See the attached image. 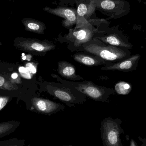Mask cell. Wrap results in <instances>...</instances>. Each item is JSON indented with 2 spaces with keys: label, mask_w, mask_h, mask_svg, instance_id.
<instances>
[{
  "label": "cell",
  "mask_w": 146,
  "mask_h": 146,
  "mask_svg": "<svg viewBox=\"0 0 146 146\" xmlns=\"http://www.w3.org/2000/svg\"><path fill=\"white\" fill-rule=\"evenodd\" d=\"M84 50L111 64L126 59L131 55L129 50L106 44L96 37L83 44Z\"/></svg>",
  "instance_id": "cell-1"
},
{
  "label": "cell",
  "mask_w": 146,
  "mask_h": 146,
  "mask_svg": "<svg viewBox=\"0 0 146 146\" xmlns=\"http://www.w3.org/2000/svg\"><path fill=\"white\" fill-rule=\"evenodd\" d=\"M121 119L109 117L104 119L100 125L101 139L104 146H124L121 135L124 133Z\"/></svg>",
  "instance_id": "cell-2"
},
{
  "label": "cell",
  "mask_w": 146,
  "mask_h": 146,
  "mask_svg": "<svg viewBox=\"0 0 146 146\" xmlns=\"http://www.w3.org/2000/svg\"><path fill=\"white\" fill-rule=\"evenodd\" d=\"M95 9L110 19H119L126 16L130 11V3L125 0H94Z\"/></svg>",
  "instance_id": "cell-3"
},
{
  "label": "cell",
  "mask_w": 146,
  "mask_h": 146,
  "mask_svg": "<svg viewBox=\"0 0 146 146\" xmlns=\"http://www.w3.org/2000/svg\"><path fill=\"white\" fill-rule=\"evenodd\" d=\"M94 24L93 19L88 20L87 23L80 26L70 29L69 33L65 35L64 38L77 47L88 42L94 38L96 34H103L105 32V31H99L98 28H95L94 26Z\"/></svg>",
  "instance_id": "cell-4"
},
{
  "label": "cell",
  "mask_w": 146,
  "mask_h": 146,
  "mask_svg": "<svg viewBox=\"0 0 146 146\" xmlns=\"http://www.w3.org/2000/svg\"><path fill=\"white\" fill-rule=\"evenodd\" d=\"M96 38L106 44L120 47L127 49H132L133 45L127 37L118 29V27H114L110 29L109 33L104 36H97Z\"/></svg>",
  "instance_id": "cell-5"
},
{
  "label": "cell",
  "mask_w": 146,
  "mask_h": 146,
  "mask_svg": "<svg viewBox=\"0 0 146 146\" xmlns=\"http://www.w3.org/2000/svg\"><path fill=\"white\" fill-rule=\"evenodd\" d=\"M44 10L51 14L61 17L64 19L62 24L64 27L69 28L76 24L77 21L76 10L67 7H58L52 8L49 7H45Z\"/></svg>",
  "instance_id": "cell-6"
},
{
  "label": "cell",
  "mask_w": 146,
  "mask_h": 146,
  "mask_svg": "<svg viewBox=\"0 0 146 146\" xmlns=\"http://www.w3.org/2000/svg\"><path fill=\"white\" fill-rule=\"evenodd\" d=\"M141 57L139 54L131 55L124 60L102 68V69L106 71L117 70L126 72H132L137 69Z\"/></svg>",
  "instance_id": "cell-7"
},
{
  "label": "cell",
  "mask_w": 146,
  "mask_h": 146,
  "mask_svg": "<svg viewBox=\"0 0 146 146\" xmlns=\"http://www.w3.org/2000/svg\"><path fill=\"white\" fill-rule=\"evenodd\" d=\"M33 108L37 112L46 115H51L60 110L58 104L48 100L35 98L33 100Z\"/></svg>",
  "instance_id": "cell-8"
},
{
  "label": "cell",
  "mask_w": 146,
  "mask_h": 146,
  "mask_svg": "<svg viewBox=\"0 0 146 146\" xmlns=\"http://www.w3.org/2000/svg\"><path fill=\"white\" fill-rule=\"evenodd\" d=\"M78 89L93 99L100 100L103 96V91H101L99 88L92 83L80 84L78 86Z\"/></svg>",
  "instance_id": "cell-9"
},
{
  "label": "cell",
  "mask_w": 146,
  "mask_h": 146,
  "mask_svg": "<svg viewBox=\"0 0 146 146\" xmlns=\"http://www.w3.org/2000/svg\"><path fill=\"white\" fill-rule=\"evenodd\" d=\"M73 57L74 60L79 63L89 66H98L106 63L105 61L101 60V58L96 56L78 54L74 55Z\"/></svg>",
  "instance_id": "cell-10"
},
{
  "label": "cell",
  "mask_w": 146,
  "mask_h": 146,
  "mask_svg": "<svg viewBox=\"0 0 146 146\" xmlns=\"http://www.w3.org/2000/svg\"><path fill=\"white\" fill-rule=\"evenodd\" d=\"M58 73L62 76L71 80H76L78 76L76 75L74 67L67 62L60 61L58 63Z\"/></svg>",
  "instance_id": "cell-11"
},
{
  "label": "cell",
  "mask_w": 146,
  "mask_h": 146,
  "mask_svg": "<svg viewBox=\"0 0 146 146\" xmlns=\"http://www.w3.org/2000/svg\"><path fill=\"white\" fill-rule=\"evenodd\" d=\"M20 124L19 122L16 121L0 123V138L13 133L17 129Z\"/></svg>",
  "instance_id": "cell-12"
},
{
  "label": "cell",
  "mask_w": 146,
  "mask_h": 146,
  "mask_svg": "<svg viewBox=\"0 0 146 146\" xmlns=\"http://www.w3.org/2000/svg\"><path fill=\"white\" fill-rule=\"evenodd\" d=\"M89 7L87 4L84 3H80L78 5L76 10L77 21L76 27H78L88 22V20L86 19V15Z\"/></svg>",
  "instance_id": "cell-13"
},
{
  "label": "cell",
  "mask_w": 146,
  "mask_h": 146,
  "mask_svg": "<svg viewBox=\"0 0 146 146\" xmlns=\"http://www.w3.org/2000/svg\"><path fill=\"white\" fill-rule=\"evenodd\" d=\"M28 30L38 34H43L46 29V25L43 22L34 19L27 20L26 22Z\"/></svg>",
  "instance_id": "cell-14"
},
{
  "label": "cell",
  "mask_w": 146,
  "mask_h": 146,
  "mask_svg": "<svg viewBox=\"0 0 146 146\" xmlns=\"http://www.w3.org/2000/svg\"><path fill=\"white\" fill-rule=\"evenodd\" d=\"M115 89L117 94L123 95H127L132 91V85L126 82H119L115 85Z\"/></svg>",
  "instance_id": "cell-15"
},
{
  "label": "cell",
  "mask_w": 146,
  "mask_h": 146,
  "mask_svg": "<svg viewBox=\"0 0 146 146\" xmlns=\"http://www.w3.org/2000/svg\"><path fill=\"white\" fill-rule=\"evenodd\" d=\"M25 142V141L24 139L12 138L6 140L0 141V146H26ZM27 146H31V145Z\"/></svg>",
  "instance_id": "cell-16"
},
{
  "label": "cell",
  "mask_w": 146,
  "mask_h": 146,
  "mask_svg": "<svg viewBox=\"0 0 146 146\" xmlns=\"http://www.w3.org/2000/svg\"><path fill=\"white\" fill-rule=\"evenodd\" d=\"M53 95L62 101L68 102L72 100V97L67 92L62 89H56L54 90Z\"/></svg>",
  "instance_id": "cell-17"
},
{
  "label": "cell",
  "mask_w": 146,
  "mask_h": 146,
  "mask_svg": "<svg viewBox=\"0 0 146 146\" xmlns=\"http://www.w3.org/2000/svg\"><path fill=\"white\" fill-rule=\"evenodd\" d=\"M26 68L30 72L33 73V74H35L36 72V67L31 63H27L26 65Z\"/></svg>",
  "instance_id": "cell-18"
},
{
  "label": "cell",
  "mask_w": 146,
  "mask_h": 146,
  "mask_svg": "<svg viewBox=\"0 0 146 146\" xmlns=\"http://www.w3.org/2000/svg\"><path fill=\"white\" fill-rule=\"evenodd\" d=\"M7 99L5 98H0V110H1L7 103Z\"/></svg>",
  "instance_id": "cell-19"
},
{
  "label": "cell",
  "mask_w": 146,
  "mask_h": 146,
  "mask_svg": "<svg viewBox=\"0 0 146 146\" xmlns=\"http://www.w3.org/2000/svg\"><path fill=\"white\" fill-rule=\"evenodd\" d=\"M138 139L141 142V146H146V136L145 138H144L140 136H139Z\"/></svg>",
  "instance_id": "cell-20"
},
{
  "label": "cell",
  "mask_w": 146,
  "mask_h": 146,
  "mask_svg": "<svg viewBox=\"0 0 146 146\" xmlns=\"http://www.w3.org/2000/svg\"><path fill=\"white\" fill-rule=\"evenodd\" d=\"M19 72L21 73V74H25V73H27L29 72L26 68L24 67H21L19 68Z\"/></svg>",
  "instance_id": "cell-21"
},
{
  "label": "cell",
  "mask_w": 146,
  "mask_h": 146,
  "mask_svg": "<svg viewBox=\"0 0 146 146\" xmlns=\"http://www.w3.org/2000/svg\"><path fill=\"white\" fill-rule=\"evenodd\" d=\"M129 146H139L137 142L134 139H131L129 142Z\"/></svg>",
  "instance_id": "cell-22"
},
{
  "label": "cell",
  "mask_w": 146,
  "mask_h": 146,
  "mask_svg": "<svg viewBox=\"0 0 146 146\" xmlns=\"http://www.w3.org/2000/svg\"><path fill=\"white\" fill-rule=\"evenodd\" d=\"M4 82V79L2 76H0V87L3 86Z\"/></svg>",
  "instance_id": "cell-23"
},
{
  "label": "cell",
  "mask_w": 146,
  "mask_h": 146,
  "mask_svg": "<svg viewBox=\"0 0 146 146\" xmlns=\"http://www.w3.org/2000/svg\"><path fill=\"white\" fill-rule=\"evenodd\" d=\"M11 76H12L13 79H16L17 77H18V74H16V73H14V74H12Z\"/></svg>",
  "instance_id": "cell-24"
},
{
  "label": "cell",
  "mask_w": 146,
  "mask_h": 146,
  "mask_svg": "<svg viewBox=\"0 0 146 146\" xmlns=\"http://www.w3.org/2000/svg\"><path fill=\"white\" fill-rule=\"evenodd\" d=\"M143 3H144V4H145V5L146 6V1H144L143 2Z\"/></svg>",
  "instance_id": "cell-25"
},
{
  "label": "cell",
  "mask_w": 146,
  "mask_h": 146,
  "mask_svg": "<svg viewBox=\"0 0 146 146\" xmlns=\"http://www.w3.org/2000/svg\"><path fill=\"white\" fill-rule=\"evenodd\" d=\"M60 146H72V145H63Z\"/></svg>",
  "instance_id": "cell-26"
},
{
  "label": "cell",
  "mask_w": 146,
  "mask_h": 146,
  "mask_svg": "<svg viewBox=\"0 0 146 146\" xmlns=\"http://www.w3.org/2000/svg\"><path fill=\"white\" fill-rule=\"evenodd\" d=\"M25 59H26V56H25V57H24H24H23V60H25Z\"/></svg>",
  "instance_id": "cell-27"
},
{
  "label": "cell",
  "mask_w": 146,
  "mask_h": 146,
  "mask_svg": "<svg viewBox=\"0 0 146 146\" xmlns=\"http://www.w3.org/2000/svg\"><path fill=\"white\" fill-rule=\"evenodd\" d=\"M25 55V54H22V56H24Z\"/></svg>",
  "instance_id": "cell-28"
}]
</instances>
